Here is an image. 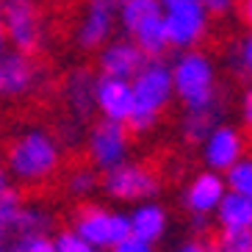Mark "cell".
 Here are the masks:
<instances>
[{"mask_svg":"<svg viewBox=\"0 0 252 252\" xmlns=\"http://www.w3.org/2000/svg\"><path fill=\"white\" fill-rule=\"evenodd\" d=\"M61 141L47 127H25L6 147V175L20 186H42L61 169Z\"/></svg>","mask_w":252,"mask_h":252,"instance_id":"6da1fadb","label":"cell"},{"mask_svg":"<svg viewBox=\"0 0 252 252\" xmlns=\"http://www.w3.org/2000/svg\"><path fill=\"white\" fill-rule=\"evenodd\" d=\"M130 86H133V117L127 119V125L136 133H147L158 125L161 114L175 100L169 64L163 59H147L144 67L130 78Z\"/></svg>","mask_w":252,"mask_h":252,"instance_id":"7a4b0ae2","label":"cell"},{"mask_svg":"<svg viewBox=\"0 0 252 252\" xmlns=\"http://www.w3.org/2000/svg\"><path fill=\"white\" fill-rule=\"evenodd\" d=\"M172 69V86L183 108H202L219 100V83H216V64L214 59L202 53L200 47L194 50H180Z\"/></svg>","mask_w":252,"mask_h":252,"instance_id":"3957f363","label":"cell"},{"mask_svg":"<svg viewBox=\"0 0 252 252\" xmlns=\"http://www.w3.org/2000/svg\"><path fill=\"white\" fill-rule=\"evenodd\" d=\"M0 23L8 36V47L28 53V56L39 53L50 39L39 0H6L0 11Z\"/></svg>","mask_w":252,"mask_h":252,"instance_id":"277c9868","label":"cell"},{"mask_svg":"<svg viewBox=\"0 0 252 252\" xmlns=\"http://www.w3.org/2000/svg\"><path fill=\"white\" fill-rule=\"evenodd\" d=\"M100 189L105 191V197H111L117 202H144L156 200L161 191V178L156 175V169H150L141 161H122L114 169L103 172L100 178Z\"/></svg>","mask_w":252,"mask_h":252,"instance_id":"5b68a950","label":"cell"},{"mask_svg":"<svg viewBox=\"0 0 252 252\" xmlns=\"http://www.w3.org/2000/svg\"><path fill=\"white\" fill-rule=\"evenodd\" d=\"M163 31L175 50H194L211 33V14L200 0H183L163 6Z\"/></svg>","mask_w":252,"mask_h":252,"instance_id":"8992f818","label":"cell"},{"mask_svg":"<svg viewBox=\"0 0 252 252\" xmlns=\"http://www.w3.org/2000/svg\"><path fill=\"white\" fill-rule=\"evenodd\" d=\"M72 230L78 236H83L89 244H94L97 250H111L114 244H119L122 238L130 236V219L122 211H114V208L97 205L89 202L83 205L72 219Z\"/></svg>","mask_w":252,"mask_h":252,"instance_id":"52a82bcc","label":"cell"},{"mask_svg":"<svg viewBox=\"0 0 252 252\" xmlns=\"http://www.w3.org/2000/svg\"><path fill=\"white\" fill-rule=\"evenodd\" d=\"M86 156L94 163V169L108 172L117 163L127 161L130 156V133L127 125L122 122H111V119H97L94 125L86 130Z\"/></svg>","mask_w":252,"mask_h":252,"instance_id":"ba28073f","label":"cell"},{"mask_svg":"<svg viewBox=\"0 0 252 252\" xmlns=\"http://www.w3.org/2000/svg\"><path fill=\"white\" fill-rule=\"evenodd\" d=\"M47 72L28 53L8 47L0 56V97L3 100H25L42 89Z\"/></svg>","mask_w":252,"mask_h":252,"instance_id":"9c48e42d","label":"cell"},{"mask_svg":"<svg viewBox=\"0 0 252 252\" xmlns=\"http://www.w3.org/2000/svg\"><path fill=\"white\" fill-rule=\"evenodd\" d=\"M117 25V0H83L75 23V45L86 53L100 50Z\"/></svg>","mask_w":252,"mask_h":252,"instance_id":"30bf717a","label":"cell"},{"mask_svg":"<svg viewBox=\"0 0 252 252\" xmlns=\"http://www.w3.org/2000/svg\"><path fill=\"white\" fill-rule=\"evenodd\" d=\"M200 150H202V163H205V169H214V172H222L224 175L238 158L247 156V139L236 125L219 122V125L202 139Z\"/></svg>","mask_w":252,"mask_h":252,"instance_id":"8fae6325","label":"cell"},{"mask_svg":"<svg viewBox=\"0 0 252 252\" xmlns=\"http://www.w3.org/2000/svg\"><path fill=\"white\" fill-rule=\"evenodd\" d=\"M94 111L103 119L122 122L133 117V86L125 78H108L97 75V89H94Z\"/></svg>","mask_w":252,"mask_h":252,"instance_id":"7c38bea8","label":"cell"},{"mask_svg":"<svg viewBox=\"0 0 252 252\" xmlns=\"http://www.w3.org/2000/svg\"><path fill=\"white\" fill-rule=\"evenodd\" d=\"M224 194H227V183L222 172L202 169L183 189V208L189 211V216H211Z\"/></svg>","mask_w":252,"mask_h":252,"instance_id":"4fadbf2b","label":"cell"},{"mask_svg":"<svg viewBox=\"0 0 252 252\" xmlns=\"http://www.w3.org/2000/svg\"><path fill=\"white\" fill-rule=\"evenodd\" d=\"M144 61H147V56L130 39H108L97 53V69H100V75H108V78L130 81L144 67Z\"/></svg>","mask_w":252,"mask_h":252,"instance_id":"5bb4252c","label":"cell"},{"mask_svg":"<svg viewBox=\"0 0 252 252\" xmlns=\"http://www.w3.org/2000/svg\"><path fill=\"white\" fill-rule=\"evenodd\" d=\"M94 89H97V75L89 67H72L61 83V100L67 103L69 114L89 119L94 114Z\"/></svg>","mask_w":252,"mask_h":252,"instance_id":"9a60e30c","label":"cell"},{"mask_svg":"<svg viewBox=\"0 0 252 252\" xmlns=\"http://www.w3.org/2000/svg\"><path fill=\"white\" fill-rule=\"evenodd\" d=\"M127 219H130V236L141 238V241H147L153 247L158 241H163L166 233H169V211L158 200L136 202L133 211L127 214Z\"/></svg>","mask_w":252,"mask_h":252,"instance_id":"2e32d148","label":"cell"},{"mask_svg":"<svg viewBox=\"0 0 252 252\" xmlns=\"http://www.w3.org/2000/svg\"><path fill=\"white\" fill-rule=\"evenodd\" d=\"M224 114H227L224 97L214 100L211 105H202V108H186L183 119H180V136H183V141L186 144H202V139L222 122Z\"/></svg>","mask_w":252,"mask_h":252,"instance_id":"e0dca14e","label":"cell"},{"mask_svg":"<svg viewBox=\"0 0 252 252\" xmlns=\"http://www.w3.org/2000/svg\"><path fill=\"white\" fill-rule=\"evenodd\" d=\"M216 224L222 230H252V200L236 191H227L214 211Z\"/></svg>","mask_w":252,"mask_h":252,"instance_id":"ac0fdd59","label":"cell"},{"mask_svg":"<svg viewBox=\"0 0 252 252\" xmlns=\"http://www.w3.org/2000/svg\"><path fill=\"white\" fill-rule=\"evenodd\" d=\"M56 227V216L47 211L45 205L36 202H25L17 222L11 224L8 236H20V238H31V236H50V230Z\"/></svg>","mask_w":252,"mask_h":252,"instance_id":"d6986e66","label":"cell"},{"mask_svg":"<svg viewBox=\"0 0 252 252\" xmlns=\"http://www.w3.org/2000/svg\"><path fill=\"white\" fill-rule=\"evenodd\" d=\"M64 189H67L69 197H78V200H86L100 189V178L92 166H75L72 172L64 180Z\"/></svg>","mask_w":252,"mask_h":252,"instance_id":"ffe728a7","label":"cell"},{"mask_svg":"<svg viewBox=\"0 0 252 252\" xmlns=\"http://www.w3.org/2000/svg\"><path fill=\"white\" fill-rule=\"evenodd\" d=\"M227 191H236L247 200H252V156H241L227 172H224Z\"/></svg>","mask_w":252,"mask_h":252,"instance_id":"44dd1931","label":"cell"},{"mask_svg":"<svg viewBox=\"0 0 252 252\" xmlns=\"http://www.w3.org/2000/svg\"><path fill=\"white\" fill-rule=\"evenodd\" d=\"M230 67L236 69L241 78L252 81V28L230 47Z\"/></svg>","mask_w":252,"mask_h":252,"instance_id":"7402d4cb","label":"cell"},{"mask_svg":"<svg viewBox=\"0 0 252 252\" xmlns=\"http://www.w3.org/2000/svg\"><path fill=\"white\" fill-rule=\"evenodd\" d=\"M23 205H25V200H23V191H20V189L6 186V189L0 191V224L6 230H11V224L17 222Z\"/></svg>","mask_w":252,"mask_h":252,"instance_id":"603a6c76","label":"cell"},{"mask_svg":"<svg viewBox=\"0 0 252 252\" xmlns=\"http://www.w3.org/2000/svg\"><path fill=\"white\" fill-rule=\"evenodd\" d=\"M214 250L216 252H252V230H222Z\"/></svg>","mask_w":252,"mask_h":252,"instance_id":"cb8c5ba5","label":"cell"},{"mask_svg":"<svg viewBox=\"0 0 252 252\" xmlns=\"http://www.w3.org/2000/svg\"><path fill=\"white\" fill-rule=\"evenodd\" d=\"M56 139L61 141V147H78L83 139H86V130H83V122L78 117H61L59 125H56Z\"/></svg>","mask_w":252,"mask_h":252,"instance_id":"d4e9b609","label":"cell"},{"mask_svg":"<svg viewBox=\"0 0 252 252\" xmlns=\"http://www.w3.org/2000/svg\"><path fill=\"white\" fill-rule=\"evenodd\" d=\"M53 244H56V252H103V250H97L94 244H89L83 236H78L72 227L61 230L59 236L53 238Z\"/></svg>","mask_w":252,"mask_h":252,"instance_id":"484cf974","label":"cell"},{"mask_svg":"<svg viewBox=\"0 0 252 252\" xmlns=\"http://www.w3.org/2000/svg\"><path fill=\"white\" fill-rule=\"evenodd\" d=\"M8 252H56V244H53L50 236H31V238L11 236Z\"/></svg>","mask_w":252,"mask_h":252,"instance_id":"4316f807","label":"cell"},{"mask_svg":"<svg viewBox=\"0 0 252 252\" xmlns=\"http://www.w3.org/2000/svg\"><path fill=\"white\" fill-rule=\"evenodd\" d=\"M238 117H241L247 130H252V81L247 83L241 97H238Z\"/></svg>","mask_w":252,"mask_h":252,"instance_id":"83f0119b","label":"cell"},{"mask_svg":"<svg viewBox=\"0 0 252 252\" xmlns=\"http://www.w3.org/2000/svg\"><path fill=\"white\" fill-rule=\"evenodd\" d=\"M105 252H156V247L147 244V241H141V238H136V236H127Z\"/></svg>","mask_w":252,"mask_h":252,"instance_id":"f1b7e54d","label":"cell"},{"mask_svg":"<svg viewBox=\"0 0 252 252\" xmlns=\"http://www.w3.org/2000/svg\"><path fill=\"white\" fill-rule=\"evenodd\" d=\"M211 17H227L238 8V0H200Z\"/></svg>","mask_w":252,"mask_h":252,"instance_id":"f546056e","label":"cell"},{"mask_svg":"<svg viewBox=\"0 0 252 252\" xmlns=\"http://www.w3.org/2000/svg\"><path fill=\"white\" fill-rule=\"evenodd\" d=\"M172 252H214V247H211V244H205L202 238H189V241L178 244Z\"/></svg>","mask_w":252,"mask_h":252,"instance_id":"4dcf8cb0","label":"cell"},{"mask_svg":"<svg viewBox=\"0 0 252 252\" xmlns=\"http://www.w3.org/2000/svg\"><path fill=\"white\" fill-rule=\"evenodd\" d=\"M208 224H211V219H208V216H189V227H191L194 233H205Z\"/></svg>","mask_w":252,"mask_h":252,"instance_id":"1f68e13d","label":"cell"},{"mask_svg":"<svg viewBox=\"0 0 252 252\" xmlns=\"http://www.w3.org/2000/svg\"><path fill=\"white\" fill-rule=\"evenodd\" d=\"M238 11H241V20L247 23V28H252V0H238Z\"/></svg>","mask_w":252,"mask_h":252,"instance_id":"d6a6232c","label":"cell"},{"mask_svg":"<svg viewBox=\"0 0 252 252\" xmlns=\"http://www.w3.org/2000/svg\"><path fill=\"white\" fill-rule=\"evenodd\" d=\"M8 50V36H6V31H3V23H0V56Z\"/></svg>","mask_w":252,"mask_h":252,"instance_id":"836d02e7","label":"cell"},{"mask_svg":"<svg viewBox=\"0 0 252 252\" xmlns=\"http://www.w3.org/2000/svg\"><path fill=\"white\" fill-rule=\"evenodd\" d=\"M6 186H8V175H6V172H3V169H0V191H3Z\"/></svg>","mask_w":252,"mask_h":252,"instance_id":"e575fe53","label":"cell"},{"mask_svg":"<svg viewBox=\"0 0 252 252\" xmlns=\"http://www.w3.org/2000/svg\"><path fill=\"white\" fill-rule=\"evenodd\" d=\"M6 236H8V230L3 227V224H0V244H3V241H6Z\"/></svg>","mask_w":252,"mask_h":252,"instance_id":"d590c367","label":"cell"},{"mask_svg":"<svg viewBox=\"0 0 252 252\" xmlns=\"http://www.w3.org/2000/svg\"><path fill=\"white\" fill-rule=\"evenodd\" d=\"M163 6H169V3H183V0H161Z\"/></svg>","mask_w":252,"mask_h":252,"instance_id":"8d00e7d4","label":"cell"},{"mask_svg":"<svg viewBox=\"0 0 252 252\" xmlns=\"http://www.w3.org/2000/svg\"><path fill=\"white\" fill-rule=\"evenodd\" d=\"M0 252H8V244H6V241H3V244H0Z\"/></svg>","mask_w":252,"mask_h":252,"instance_id":"74e56055","label":"cell"},{"mask_svg":"<svg viewBox=\"0 0 252 252\" xmlns=\"http://www.w3.org/2000/svg\"><path fill=\"white\" fill-rule=\"evenodd\" d=\"M3 3H6V0H0V11H3Z\"/></svg>","mask_w":252,"mask_h":252,"instance_id":"f35d334b","label":"cell"}]
</instances>
